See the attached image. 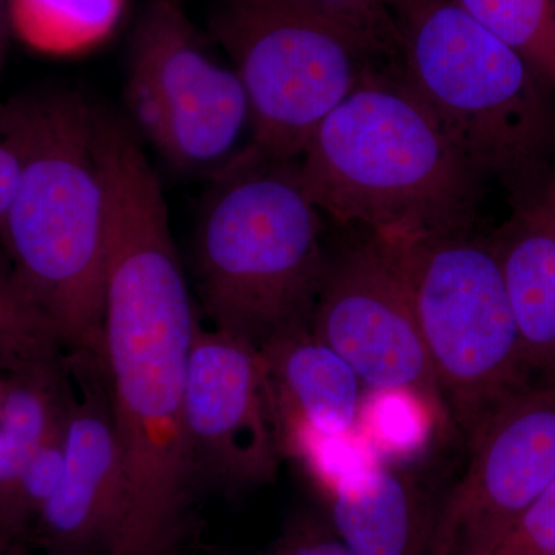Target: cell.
I'll return each instance as SVG.
<instances>
[{"mask_svg": "<svg viewBox=\"0 0 555 555\" xmlns=\"http://www.w3.org/2000/svg\"><path fill=\"white\" fill-rule=\"evenodd\" d=\"M310 332L369 389L415 398L433 415L438 433L447 430L451 418L411 298L377 236L367 233L328 257Z\"/></svg>", "mask_w": 555, "mask_h": 555, "instance_id": "obj_9", "label": "cell"}, {"mask_svg": "<svg viewBox=\"0 0 555 555\" xmlns=\"http://www.w3.org/2000/svg\"><path fill=\"white\" fill-rule=\"evenodd\" d=\"M11 33L9 0H0V72L5 61L7 43Z\"/></svg>", "mask_w": 555, "mask_h": 555, "instance_id": "obj_26", "label": "cell"}, {"mask_svg": "<svg viewBox=\"0 0 555 555\" xmlns=\"http://www.w3.org/2000/svg\"><path fill=\"white\" fill-rule=\"evenodd\" d=\"M210 31L246 93L251 147L276 159L297 160L331 112L392 64L306 0H219Z\"/></svg>", "mask_w": 555, "mask_h": 555, "instance_id": "obj_7", "label": "cell"}, {"mask_svg": "<svg viewBox=\"0 0 555 555\" xmlns=\"http://www.w3.org/2000/svg\"><path fill=\"white\" fill-rule=\"evenodd\" d=\"M542 204L555 217V167H554L553 179H551L550 189H547L545 201H543Z\"/></svg>", "mask_w": 555, "mask_h": 555, "instance_id": "obj_27", "label": "cell"}, {"mask_svg": "<svg viewBox=\"0 0 555 555\" xmlns=\"http://www.w3.org/2000/svg\"><path fill=\"white\" fill-rule=\"evenodd\" d=\"M379 241L403 278L449 418L467 441L535 383L492 241L474 229Z\"/></svg>", "mask_w": 555, "mask_h": 555, "instance_id": "obj_6", "label": "cell"}, {"mask_svg": "<svg viewBox=\"0 0 555 555\" xmlns=\"http://www.w3.org/2000/svg\"><path fill=\"white\" fill-rule=\"evenodd\" d=\"M120 9L122 0H9L11 31L49 53L96 42L112 30Z\"/></svg>", "mask_w": 555, "mask_h": 555, "instance_id": "obj_17", "label": "cell"}, {"mask_svg": "<svg viewBox=\"0 0 555 555\" xmlns=\"http://www.w3.org/2000/svg\"><path fill=\"white\" fill-rule=\"evenodd\" d=\"M393 65L513 211L545 201L555 167V89L455 0H390Z\"/></svg>", "mask_w": 555, "mask_h": 555, "instance_id": "obj_4", "label": "cell"}, {"mask_svg": "<svg viewBox=\"0 0 555 555\" xmlns=\"http://www.w3.org/2000/svg\"><path fill=\"white\" fill-rule=\"evenodd\" d=\"M208 184L193 270L211 327L259 349L310 331L331 255L298 159L272 158L248 144Z\"/></svg>", "mask_w": 555, "mask_h": 555, "instance_id": "obj_5", "label": "cell"}, {"mask_svg": "<svg viewBox=\"0 0 555 555\" xmlns=\"http://www.w3.org/2000/svg\"><path fill=\"white\" fill-rule=\"evenodd\" d=\"M65 356L14 369L0 414V534L20 542L22 478L67 400Z\"/></svg>", "mask_w": 555, "mask_h": 555, "instance_id": "obj_16", "label": "cell"}, {"mask_svg": "<svg viewBox=\"0 0 555 555\" xmlns=\"http://www.w3.org/2000/svg\"><path fill=\"white\" fill-rule=\"evenodd\" d=\"M67 448L60 486L35 532L49 555H108L122 505V466L100 356L67 353Z\"/></svg>", "mask_w": 555, "mask_h": 555, "instance_id": "obj_12", "label": "cell"}, {"mask_svg": "<svg viewBox=\"0 0 555 555\" xmlns=\"http://www.w3.org/2000/svg\"><path fill=\"white\" fill-rule=\"evenodd\" d=\"M257 555H356L332 526L313 517L298 518L268 550Z\"/></svg>", "mask_w": 555, "mask_h": 555, "instance_id": "obj_24", "label": "cell"}, {"mask_svg": "<svg viewBox=\"0 0 555 555\" xmlns=\"http://www.w3.org/2000/svg\"><path fill=\"white\" fill-rule=\"evenodd\" d=\"M261 350L283 416L287 456L349 440L363 412V383L353 369L310 331L281 335Z\"/></svg>", "mask_w": 555, "mask_h": 555, "instance_id": "obj_13", "label": "cell"}, {"mask_svg": "<svg viewBox=\"0 0 555 555\" xmlns=\"http://www.w3.org/2000/svg\"><path fill=\"white\" fill-rule=\"evenodd\" d=\"M555 89V0H455Z\"/></svg>", "mask_w": 555, "mask_h": 555, "instance_id": "obj_18", "label": "cell"}, {"mask_svg": "<svg viewBox=\"0 0 555 555\" xmlns=\"http://www.w3.org/2000/svg\"><path fill=\"white\" fill-rule=\"evenodd\" d=\"M67 406L68 389L64 406L51 422L42 443L22 478L20 500H17L21 537L35 528L40 511L60 486L62 473H64L65 448H67Z\"/></svg>", "mask_w": 555, "mask_h": 555, "instance_id": "obj_20", "label": "cell"}, {"mask_svg": "<svg viewBox=\"0 0 555 555\" xmlns=\"http://www.w3.org/2000/svg\"><path fill=\"white\" fill-rule=\"evenodd\" d=\"M124 96L137 133L179 173L214 177L247 147L238 75L169 0L138 21Z\"/></svg>", "mask_w": 555, "mask_h": 555, "instance_id": "obj_8", "label": "cell"}, {"mask_svg": "<svg viewBox=\"0 0 555 555\" xmlns=\"http://www.w3.org/2000/svg\"><path fill=\"white\" fill-rule=\"evenodd\" d=\"M185 420L199 486L228 494L275 483L286 436L259 347L198 327L190 352Z\"/></svg>", "mask_w": 555, "mask_h": 555, "instance_id": "obj_10", "label": "cell"}, {"mask_svg": "<svg viewBox=\"0 0 555 555\" xmlns=\"http://www.w3.org/2000/svg\"><path fill=\"white\" fill-rule=\"evenodd\" d=\"M465 476L434 516L426 555H480L555 480V383H532L466 441Z\"/></svg>", "mask_w": 555, "mask_h": 555, "instance_id": "obj_11", "label": "cell"}, {"mask_svg": "<svg viewBox=\"0 0 555 555\" xmlns=\"http://www.w3.org/2000/svg\"><path fill=\"white\" fill-rule=\"evenodd\" d=\"M13 543L16 542H14V540L9 539V537L7 535L0 534V555L5 553V551L9 550V547L13 545Z\"/></svg>", "mask_w": 555, "mask_h": 555, "instance_id": "obj_29", "label": "cell"}, {"mask_svg": "<svg viewBox=\"0 0 555 555\" xmlns=\"http://www.w3.org/2000/svg\"><path fill=\"white\" fill-rule=\"evenodd\" d=\"M298 175L321 214L379 240L474 229L486 189L393 64L320 124Z\"/></svg>", "mask_w": 555, "mask_h": 555, "instance_id": "obj_3", "label": "cell"}, {"mask_svg": "<svg viewBox=\"0 0 555 555\" xmlns=\"http://www.w3.org/2000/svg\"><path fill=\"white\" fill-rule=\"evenodd\" d=\"M480 555H555V480Z\"/></svg>", "mask_w": 555, "mask_h": 555, "instance_id": "obj_22", "label": "cell"}, {"mask_svg": "<svg viewBox=\"0 0 555 555\" xmlns=\"http://www.w3.org/2000/svg\"><path fill=\"white\" fill-rule=\"evenodd\" d=\"M0 129L21 158L0 233L11 275L64 352L101 357L107 185L94 108L72 90H35L0 102Z\"/></svg>", "mask_w": 555, "mask_h": 555, "instance_id": "obj_2", "label": "cell"}, {"mask_svg": "<svg viewBox=\"0 0 555 555\" xmlns=\"http://www.w3.org/2000/svg\"><path fill=\"white\" fill-rule=\"evenodd\" d=\"M491 241L526 364L555 383V217L543 204L513 211Z\"/></svg>", "mask_w": 555, "mask_h": 555, "instance_id": "obj_15", "label": "cell"}, {"mask_svg": "<svg viewBox=\"0 0 555 555\" xmlns=\"http://www.w3.org/2000/svg\"><path fill=\"white\" fill-rule=\"evenodd\" d=\"M107 185L101 361L122 466L108 555H171L199 481L185 392L199 327L158 175L130 138L101 153Z\"/></svg>", "mask_w": 555, "mask_h": 555, "instance_id": "obj_1", "label": "cell"}, {"mask_svg": "<svg viewBox=\"0 0 555 555\" xmlns=\"http://www.w3.org/2000/svg\"><path fill=\"white\" fill-rule=\"evenodd\" d=\"M372 409L374 436L390 451H411L437 429L433 415L415 398L398 392H375Z\"/></svg>", "mask_w": 555, "mask_h": 555, "instance_id": "obj_21", "label": "cell"}, {"mask_svg": "<svg viewBox=\"0 0 555 555\" xmlns=\"http://www.w3.org/2000/svg\"><path fill=\"white\" fill-rule=\"evenodd\" d=\"M331 526L356 555H426L434 516L406 470L363 456L321 486Z\"/></svg>", "mask_w": 555, "mask_h": 555, "instance_id": "obj_14", "label": "cell"}, {"mask_svg": "<svg viewBox=\"0 0 555 555\" xmlns=\"http://www.w3.org/2000/svg\"><path fill=\"white\" fill-rule=\"evenodd\" d=\"M21 178V158L9 134L0 129V233L9 217Z\"/></svg>", "mask_w": 555, "mask_h": 555, "instance_id": "obj_25", "label": "cell"}, {"mask_svg": "<svg viewBox=\"0 0 555 555\" xmlns=\"http://www.w3.org/2000/svg\"><path fill=\"white\" fill-rule=\"evenodd\" d=\"M2 555H28L20 542L13 543Z\"/></svg>", "mask_w": 555, "mask_h": 555, "instance_id": "obj_28", "label": "cell"}, {"mask_svg": "<svg viewBox=\"0 0 555 555\" xmlns=\"http://www.w3.org/2000/svg\"><path fill=\"white\" fill-rule=\"evenodd\" d=\"M64 356L56 332L17 286L0 272V369L14 371Z\"/></svg>", "mask_w": 555, "mask_h": 555, "instance_id": "obj_19", "label": "cell"}, {"mask_svg": "<svg viewBox=\"0 0 555 555\" xmlns=\"http://www.w3.org/2000/svg\"><path fill=\"white\" fill-rule=\"evenodd\" d=\"M371 43L387 61L396 60L390 0H306Z\"/></svg>", "mask_w": 555, "mask_h": 555, "instance_id": "obj_23", "label": "cell"}]
</instances>
